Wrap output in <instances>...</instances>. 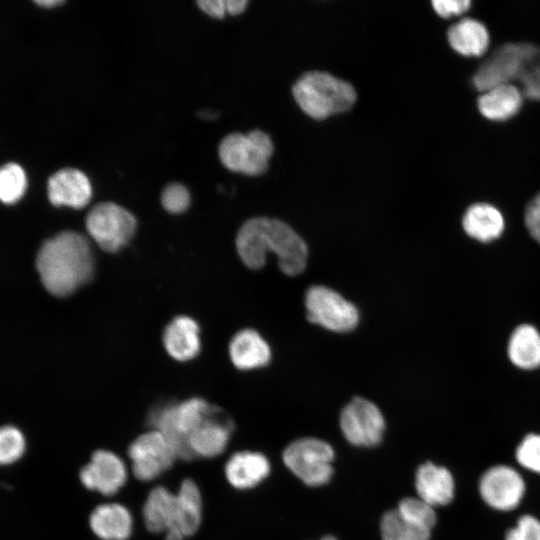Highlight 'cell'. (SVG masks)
<instances>
[{"mask_svg":"<svg viewBox=\"0 0 540 540\" xmlns=\"http://www.w3.org/2000/svg\"><path fill=\"white\" fill-rule=\"evenodd\" d=\"M434 10L442 17L460 15L470 7L469 0H433Z\"/></svg>","mask_w":540,"mask_h":540,"instance_id":"d590c367","label":"cell"},{"mask_svg":"<svg viewBox=\"0 0 540 540\" xmlns=\"http://www.w3.org/2000/svg\"><path fill=\"white\" fill-rule=\"evenodd\" d=\"M85 226L101 249L114 253L132 239L137 229V220L123 206L105 201L97 203L88 211Z\"/></svg>","mask_w":540,"mask_h":540,"instance_id":"8992f818","label":"cell"},{"mask_svg":"<svg viewBox=\"0 0 540 540\" xmlns=\"http://www.w3.org/2000/svg\"><path fill=\"white\" fill-rule=\"evenodd\" d=\"M523 94L514 84H504L488 89L478 98V109L487 119L504 121L518 113Z\"/></svg>","mask_w":540,"mask_h":540,"instance_id":"7402d4cb","label":"cell"},{"mask_svg":"<svg viewBox=\"0 0 540 540\" xmlns=\"http://www.w3.org/2000/svg\"><path fill=\"white\" fill-rule=\"evenodd\" d=\"M128 456L133 474L140 481L155 479L178 458L172 444L154 429L141 434L130 444Z\"/></svg>","mask_w":540,"mask_h":540,"instance_id":"8fae6325","label":"cell"},{"mask_svg":"<svg viewBox=\"0 0 540 540\" xmlns=\"http://www.w3.org/2000/svg\"><path fill=\"white\" fill-rule=\"evenodd\" d=\"M89 524L92 532L101 540H127L132 533L133 518L125 506L106 503L91 512Z\"/></svg>","mask_w":540,"mask_h":540,"instance_id":"ffe728a7","label":"cell"},{"mask_svg":"<svg viewBox=\"0 0 540 540\" xmlns=\"http://www.w3.org/2000/svg\"><path fill=\"white\" fill-rule=\"evenodd\" d=\"M163 344L167 353L178 361H189L200 352V328L188 316L174 318L165 328Z\"/></svg>","mask_w":540,"mask_h":540,"instance_id":"ac0fdd59","label":"cell"},{"mask_svg":"<svg viewBox=\"0 0 540 540\" xmlns=\"http://www.w3.org/2000/svg\"><path fill=\"white\" fill-rule=\"evenodd\" d=\"M508 354L518 367L534 369L540 366V334L530 325L517 327L511 335Z\"/></svg>","mask_w":540,"mask_h":540,"instance_id":"484cf974","label":"cell"},{"mask_svg":"<svg viewBox=\"0 0 540 540\" xmlns=\"http://www.w3.org/2000/svg\"><path fill=\"white\" fill-rule=\"evenodd\" d=\"M46 191L52 205L73 209L85 207L93 195L88 176L73 167H64L52 173L47 179Z\"/></svg>","mask_w":540,"mask_h":540,"instance_id":"5bb4252c","label":"cell"},{"mask_svg":"<svg viewBox=\"0 0 540 540\" xmlns=\"http://www.w3.org/2000/svg\"><path fill=\"white\" fill-rule=\"evenodd\" d=\"M451 47L464 56H481L489 46V33L485 25L472 18H463L447 32Z\"/></svg>","mask_w":540,"mask_h":540,"instance_id":"cb8c5ba5","label":"cell"},{"mask_svg":"<svg viewBox=\"0 0 540 540\" xmlns=\"http://www.w3.org/2000/svg\"><path fill=\"white\" fill-rule=\"evenodd\" d=\"M517 81L525 97L540 101V48L527 62Z\"/></svg>","mask_w":540,"mask_h":540,"instance_id":"1f68e13d","label":"cell"},{"mask_svg":"<svg viewBox=\"0 0 540 540\" xmlns=\"http://www.w3.org/2000/svg\"><path fill=\"white\" fill-rule=\"evenodd\" d=\"M524 218L530 235L540 243V192L527 204Z\"/></svg>","mask_w":540,"mask_h":540,"instance_id":"e575fe53","label":"cell"},{"mask_svg":"<svg viewBox=\"0 0 540 540\" xmlns=\"http://www.w3.org/2000/svg\"><path fill=\"white\" fill-rule=\"evenodd\" d=\"M213 406L202 398L194 397L180 403H170L157 407L149 415V423L161 432L174 447L178 458H194L188 436L204 422Z\"/></svg>","mask_w":540,"mask_h":540,"instance_id":"277c9868","label":"cell"},{"mask_svg":"<svg viewBox=\"0 0 540 540\" xmlns=\"http://www.w3.org/2000/svg\"><path fill=\"white\" fill-rule=\"evenodd\" d=\"M190 202L189 190L179 182L169 183L161 193V204L171 214L183 213L189 208Z\"/></svg>","mask_w":540,"mask_h":540,"instance_id":"d6a6232c","label":"cell"},{"mask_svg":"<svg viewBox=\"0 0 540 540\" xmlns=\"http://www.w3.org/2000/svg\"><path fill=\"white\" fill-rule=\"evenodd\" d=\"M307 320L330 331L349 332L359 322L356 306L335 290L323 286H311L305 294Z\"/></svg>","mask_w":540,"mask_h":540,"instance_id":"ba28073f","label":"cell"},{"mask_svg":"<svg viewBox=\"0 0 540 540\" xmlns=\"http://www.w3.org/2000/svg\"><path fill=\"white\" fill-rule=\"evenodd\" d=\"M79 478L85 488L111 496L124 486L127 469L118 455L99 449L92 454L90 462L81 469Z\"/></svg>","mask_w":540,"mask_h":540,"instance_id":"4fadbf2b","label":"cell"},{"mask_svg":"<svg viewBox=\"0 0 540 540\" xmlns=\"http://www.w3.org/2000/svg\"><path fill=\"white\" fill-rule=\"evenodd\" d=\"M505 540H540V521L532 515H522L506 532Z\"/></svg>","mask_w":540,"mask_h":540,"instance_id":"836d02e7","label":"cell"},{"mask_svg":"<svg viewBox=\"0 0 540 540\" xmlns=\"http://www.w3.org/2000/svg\"><path fill=\"white\" fill-rule=\"evenodd\" d=\"M233 428V422L214 407L204 422L188 436V446L194 457L212 458L223 453Z\"/></svg>","mask_w":540,"mask_h":540,"instance_id":"9a60e30c","label":"cell"},{"mask_svg":"<svg viewBox=\"0 0 540 540\" xmlns=\"http://www.w3.org/2000/svg\"><path fill=\"white\" fill-rule=\"evenodd\" d=\"M197 6L207 15L215 18H223L227 13L225 0H201Z\"/></svg>","mask_w":540,"mask_h":540,"instance_id":"8d00e7d4","label":"cell"},{"mask_svg":"<svg viewBox=\"0 0 540 540\" xmlns=\"http://www.w3.org/2000/svg\"><path fill=\"white\" fill-rule=\"evenodd\" d=\"M229 356L240 370L266 366L271 359V349L266 340L254 329L237 332L229 344Z\"/></svg>","mask_w":540,"mask_h":540,"instance_id":"d6986e66","label":"cell"},{"mask_svg":"<svg viewBox=\"0 0 540 540\" xmlns=\"http://www.w3.org/2000/svg\"><path fill=\"white\" fill-rule=\"evenodd\" d=\"M273 151L271 137L260 129L246 134L230 133L220 141L218 147L219 159L227 169L247 175L265 172Z\"/></svg>","mask_w":540,"mask_h":540,"instance_id":"5b68a950","label":"cell"},{"mask_svg":"<svg viewBox=\"0 0 540 540\" xmlns=\"http://www.w3.org/2000/svg\"><path fill=\"white\" fill-rule=\"evenodd\" d=\"M143 519L146 528L153 533H162L176 528L177 495L163 486L153 488L143 506Z\"/></svg>","mask_w":540,"mask_h":540,"instance_id":"44dd1931","label":"cell"},{"mask_svg":"<svg viewBox=\"0 0 540 540\" xmlns=\"http://www.w3.org/2000/svg\"><path fill=\"white\" fill-rule=\"evenodd\" d=\"M237 253L248 268L260 269L266 254L278 257L281 271L288 276L302 273L308 259L305 241L287 223L268 217H254L245 221L236 236Z\"/></svg>","mask_w":540,"mask_h":540,"instance_id":"6da1fadb","label":"cell"},{"mask_svg":"<svg viewBox=\"0 0 540 540\" xmlns=\"http://www.w3.org/2000/svg\"><path fill=\"white\" fill-rule=\"evenodd\" d=\"M227 13L231 15H238L242 13L247 4V0H225Z\"/></svg>","mask_w":540,"mask_h":540,"instance_id":"74e56055","label":"cell"},{"mask_svg":"<svg viewBox=\"0 0 540 540\" xmlns=\"http://www.w3.org/2000/svg\"><path fill=\"white\" fill-rule=\"evenodd\" d=\"M340 428L352 445L372 447L378 445L383 438L385 420L373 402L356 396L342 409Z\"/></svg>","mask_w":540,"mask_h":540,"instance_id":"30bf717a","label":"cell"},{"mask_svg":"<svg viewBox=\"0 0 540 540\" xmlns=\"http://www.w3.org/2000/svg\"><path fill=\"white\" fill-rule=\"evenodd\" d=\"M178 519L176 529L185 537L192 536L202 520V497L197 484L190 478L184 479L179 487Z\"/></svg>","mask_w":540,"mask_h":540,"instance_id":"d4e9b609","label":"cell"},{"mask_svg":"<svg viewBox=\"0 0 540 540\" xmlns=\"http://www.w3.org/2000/svg\"><path fill=\"white\" fill-rule=\"evenodd\" d=\"M36 5H38L41 8H54L56 6H59L64 3L62 0H38L34 1Z\"/></svg>","mask_w":540,"mask_h":540,"instance_id":"ab89813d","label":"cell"},{"mask_svg":"<svg viewBox=\"0 0 540 540\" xmlns=\"http://www.w3.org/2000/svg\"><path fill=\"white\" fill-rule=\"evenodd\" d=\"M227 481L236 489H250L262 482L270 472V463L259 452L234 453L224 468Z\"/></svg>","mask_w":540,"mask_h":540,"instance_id":"e0dca14e","label":"cell"},{"mask_svg":"<svg viewBox=\"0 0 540 540\" xmlns=\"http://www.w3.org/2000/svg\"><path fill=\"white\" fill-rule=\"evenodd\" d=\"M539 47L530 43H507L497 48L473 76L475 88L481 92L518 80L527 62Z\"/></svg>","mask_w":540,"mask_h":540,"instance_id":"9c48e42d","label":"cell"},{"mask_svg":"<svg viewBox=\"0 0 540 540\" xmlns=\"http://www.w3.org/2000/svg\"><path fill=\"white\" fill-rule=\"evenodd\" d=\"M396 509L403 517L430 531H432L436 524L434 508L418 497H406L402 499Z\"/></svg>","mask_w":540,"mask_h":540,"instance_id":"f1b7e54d","label":"cell"},{"mask_svg":"<svg viewBox=\"0 0 540 540\" xmlns=\"http://www.w3.org/2000/svg\"><path fill=\"white\" fill-rule=\"evenodd\" d=\"M415 488L418 498L435 508L448 505L453 500L455 483L447 468L426 462L416 471Z\"/></svg>","mask_w":540,"mask_h":540,"instance_id":"2e32d148","label":"cell"},{"mask_svg":"<svg viewBox=\"0 0 540 540\" xmlns=\"http://www.w3.org/2000/svg\"><path fill=\"white\" fill-rule=\"evenodd\" d=\"M462 225L470 237L489 242L501 235L504 220L496 207L487 203H475L466 210Z\"/></svg>","mask_w":540,"mask_h":540,"instance_id":"603a6c76","label":"cell"},{"mask_svg":"<svg viewBox=\"0 0 540 540\" xmlns=\"http://www.w3.org/2000/svg\"><path fill=\"white\" fill-rule=\"evenodd\" d=\"M184 538V534L176 528L168 529L165 532V540H184Z\"/></svg>","mask_w":540,"mask_h":540,"instance_id":"f35d334b","label":"cell"},{"mask_svg":"<svg viewBox=\"0 0 540 540\" xmlns=\"http://www.w3.org/2000/svg\"><path fill=\"white\" fill-rule=\"evenodd\" d=\"M320 540H338V539L332 535H327V536L322 537Z\"/></svg>","mask_w":540,"mask_h":540,"instance_id":"60d3db41","label":"cell"},{"mask_svg":"<svg viewBox=\"0 0 540 540\" xmlns=\"http://www.w3.org/2000/svg\"><path fill=\"white\" fill-rule=\"evenodd\" d=\"M300 108L314 119L350 109L357 93L353 85L325 71L305 72L292 87Z\"/></svg>","mask_w":540,"mask_h":540,"instance_id":"3957f363","label":"cell"},{"mask_svg":"<svg viewBox=\"0 0 540 540\" xmlns=\"http://www.w3.org/2000/svg\"><path fill=\"white\" fill-rule=\"evenodd\" d=\"M25 450V439L15 427L0 428V464H10L18 460Z\"/></svg>","mask_w":540,"mask_h":540,"instance_id":"f546056e","label":"cell"},{"mask_svg":"<svg viewBox=\"0 0 540 540\" xmlns=\"http://www.w3.org/2000/svg\"><path fill=\"white\" fill-rule=\"evenodd\" d=\"M380 532L382 540H430L431 537L430 530L403 517L396 508L382 515Z\"/></svg>","mask_w":540,"mask_h":540,"instance_id":"83f0119b","label":"cell"},{"mask_svg":"<svg viewBox=\"0 0 540 540\" xmlns=\"http://www.w3.org/2000/svg\"><path fill=\"white\" fill-rule=\"evenodd\" d=\"M36 268L50 294L66 297L93 278L95 260L87 238L78 232L66 230L42 244L37 254Z\"/></svg>","mask_w":540,"mask_h":540,"instance_id":"7a4b0ae2","label":"cell"},{"mask_svg":"<svg viewBox=\"0 0 540 540\" xmlns=\"http://www.w3.org/2000/svg\"><path fill=\"white\" fill-rule=\"evenodd\" d=\"M479 494L482 500L498 511H511L519 506L525 495V481L513 467L499 464L488 468L480 477Z\"/></svg>","mask_w":540,"mask_h":540,"instance_id":"7c38bea8","label":"cell"},{"mask_svg":"<svg viewBox=\"0 0 540 540\" xmlns=\"http://www.w3.org/2000/svg\"><path fill=\"white\" fill-rule=\"evenodd\" d=\"M29 176L26 169L16 161L0 165V203L14 205L28 191Z\"/></svg>","mask_w":540,"mask_h":540,"instance_id":"4316f807","label":"cell"},{"mask_svg":"<svg viewBox=\"0 0 540 540\" xmlns=\"http://www.w3.org/2000/svg\"><path fill=\"white\" fill-rule=\"evenodd\" d=\"M515 458L523 468L540 474V434L526 435L516 448Z\"/></svg>","mask_w":540,"mask_h":540,"instance_id":"4dcf8cb0","label":"cell"},{"mask_svg":"<svg viewBox=\"0 0 540 540\" xmlns=\"http://www.w3.org/2000/svg\"><path fill=\"white\" fill-rule=\"evenodd\" d=\"M334 450L324 440L312 437L290 443L283 452L286 467L306 485L326 484L332 474Z\"/></svg>","mask_w":540,"mask_h":540,"instance_id":"52a82bcc","label":"cell"}]
</instances>
